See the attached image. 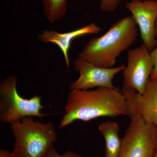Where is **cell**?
Here are the masks:
<instances>
[{
	"label": "cell",
	"instance_id": "6da1fadb",
	"mask_svg": "<svg viewBox=\"0 0 157 157\" xmlns=\"http://www.w3.org/2000/svg\"><path fill=\"white\" fill-rule=\"evenodd\" d=\"M65 111L60 122V129L77 120L86 122L102 117L128 115L123 93L118 88L70 90Z\"/></svg>",
	"mask_w": 157,
	"mask_h": 157
},
{
	"label": "cell",
	"instance_id": "7a4b0ae2",
	"mask_svg": "<svg viewBox=\"0 0 157 157\" xmlns=\"http://www.w3.org/2000/svg\"><path fill=\"white\" fill-rule=\"evenodd\" d=\"M138 35L137 24L132 15L117 20L106 33L88 41L78 57L102 68H112L121 53L130 48Z\"/></svg>",
	"mask_w": 157,
	"mask_h": 157
},
{
	"label": "cell",
	"instance_id": "3957f363",
	"mask_svg": "<svg viewBox=\"0 0 157 157\" xmlns=\"http://www.w3.org/2000/svg\"><path fill=\"white\" fill-rule=\"evenodd\" d=\"M27 117L10 124L14 138L13 157H47L58 133L52 122L43 123Z\"/></svg>",
	"mask_w": 157,
	"mask_h": 157
},
{
	"label": "cell",
	"instance_id": "277c9868",
	"mask_svg": "<svg viewBox=\"0 0 157 157\" xmlns=\"http://www.w3.org/2000/svg\"><path fill=\"white\" fill-rule=\"evenodd\" d=\"M17 78L8 76L0 83V121L3 123L17 121L27 117H42L46 114L41 110L45 108L42 97L36 95L30 99L21 97L17 89Z\"/></svg>",
	"mask_w": 157,
	"mask_h": 157
},
{
	"label": "cell",
	"instance_id": "5b68a950",
	"mask_svg": "<svg viewBox=\"0 0 157 157\" xmlns=\"http://www.w3.org/2000/svg\"><path fill=\"white\" fill-rule=\"evenodd\" d=\"M125 132L118 157H155L157 150V127L140 115L131 118Z\"/></svg>",
	"mask_w": 157,
	"mask_h": 157
},
{
	"label": "cell",
	"instance_id": "8992f818",
	"mask_svg": "<svg viewBox=\"0 0 157 157\" xmlns=\"http://www.w3.org/2000/svg\"><path fill=\"white\" fill-rule=\"evenodd\" d=\"M154 68L150 52L144 44L129 51L127 65L123 70L124 86L132 88L143 94Z\"/></svg>",
	"mask_w": 157,
	"mask_h": 157
},
{
	"label": "cell",
	"instance_id": "52a82bcc",
	"mask_svg": "<svg viewBox=\"0 0 157 157\" xmlns=\"http://www.w3.org/2000/svg\"><path fill=\"white\" fill-rule=\"evenodd\" d=\"M122 92L130 118L139 115L157 127V79L150 78L143 94L124 86Z\"/></svg>",
	"mask_w": 157,
	"mask_h": 157
},
{
	"label": "cell",
	"instance_id": "ba28073f",
	"mask_svg": "<svg viewBox=\"0 0 157 157\" xmlns=\"http://www.w3.org/2000/svg\"><path fill=\"white\" fill-rule=\"evenodd\" d=\"M73 66L79 76L76 81L70 84V90H87L95 87L117 88L113 85V79L117 74L123 71L125 67L121 65L116 67H100L78 57L73 61Z\"/></svg>",
	"mask_w": 157,
	"mask_h": 157
},
{
	"label": "cell",
	"instance_id": "9c48e42d",
	"mask_svg": "<svg viewBox=\"0 0 157 157\" xmlns=\"http://www.w3.org/2000/svg\"><path fill=\"white\" fill-rule=\"evenodd\" d=\"M126 8L139 27L143 44L151 51L157 45L155 31L157 0H131L126 4Z\"/></svg>",
	"mask_w": 157,
	"mask_h": 157
},
{
	"label": "cell",
	"instance_id": "30bf717a",
	"mask_svg": "<svg viewBox=\"0 0 157 157\" xmlns=\"http://www.w3.org/2000/svg\"><path fill=\"white\" fill-rule=\"evenodd\" d=\"M102 29L94 23H91L80 28L65 33H59L55 31H43L38 36V39L45 43H52L58 46L63 55L65 63L68 70L70 68L69 50L73 40L89 35L100 33Z\"/></svg>",
	"mask_w": 157,
	"mask_h": 157
},
{
	"label": "cell",
	"instance_id": "8fae6325",
	"mask_svg": "<svg viewBox=\"0 0 157 157\" xmlns=\"http://www.w3.org/2000/svg\"><path fill=\"white\" fill-rule=\"evenodd\" d=\"M98 129L105 139L104 157H118L122 144V139L119 137L118 124L114 121L104 122L99 125Z\"/></svg>",
	"mask_w": 157,
	"mask_h": 157
},
{
	"label": "cell",
	"instance_id": "7c38bea8",
	"mask_svg": "<svg viewBox=\"0 0 157 157\" xmlns=\"http://www.w3.org/2000/svg\"><path fill=\"white\" fill-rule=\"evenodd\" d=\"M43 12L51 23L59 21L64 17L67 11V0H42Z\"/></svg>",
	"mask_w": 157,
	"mask_h": 157
},
{
	"label": "cell",
	"instance_id": "4fadbf2b",
	"mask_svg": "<svg viewBox=\"0 0 157 157\" xmlns=\"http://www.w3.org/2000/svg\"><path fill=\"white\" fill-rule=\"evenodd\" d=\"M121 0H101L100 9L105 12H113L119 6Z\"/></svg>",
	"mask_w": 157,
	"mask_h": 157
},
{
	"label": "cell",
	"instance_id": "5bb4252c",
	"mask_svg": "<svg viewBox=\"0 0 157 157\" xmlns=\"http://www.w3.org/2000/svg\"><path fill=\"white\" fill-rule=\"evenodd\" d=\"M47 157H84L82 155L78 154L76 153L68 150L64 152L63 154H59L56 151L54 146L50 149L47 154Z\"/></svg>",
	"mask_w": 157,
	"mask_h": 157
},
{
	"label": "cell",
	"instance_id": "9a60e30c",
	"mask_svg": "<svg viewBox=\"0 0 157 157\" xmlns=\"http://www.w3.org/2000/svg\"><path fill=\"white\" fill-rule=\"evenodd\" d=\"M151 56L154 63V68L150 78L157 79V45L150 52Z\"/></svg>",
	"mask_w": 157,
	"mask_h": 157
},
{
	"label": "cell",
	"instance_id": "2e32d148",
	"mask_svg": "<svg viewBox=\"0 0 157 157\" xmlns=\"http://www.w3.org/2000/svg\"><path fill=\"white\" fill-rule=\"evenodd\" d=\"M0 157H13L11 152L6 149H1L0 150Z\"/></svg>",
	"mask_w": 157,
	"mask_h": 157
},
{
	"label": "cell",
	"instance_id": "e0dca14e",
	"mask_svg": "<svg viewBox=\"0 0 157 157\" xmlns=\"http://www.w3.org/2000/svg\"><path fill=\"white\" fill-rule=\"evenodd\" d=\"M155 36L157 38V19L156 21L155 26Z\"/></svg>",
	"mask_w": 157,
	"mask_h": 157
},
{
	"label": "cell",
	"instance_id": "ac0fdd59",
	"mask_svg": "<svg viewBox=\"0 0 157 157\" xmlns=\"http://www.w3.org/2000/svg\"><path fill=\"white\" fill-rule=\"evenodd\" d=\"M155 157H157V150L156 152L155 155Z\"/></svg>",
	"mask_w": 157,
	"mask_h": 157
}]
</instances>
